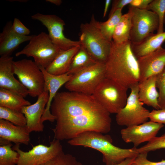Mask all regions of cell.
<instances>
[{"label":"cell","mask_w":165,"mask_h":165,"mask_svg":"<svg viewBox=\"0 0 165 165\" xmlns=\"http://www.w3.org/2000/svg\"><path fill=\"white\" fill-rule=\"evenodd\" d=\"M12 22H7L0 33V55L10 56L22 43L29 41L34 35L23 36L18 35L12 29Z\"/></svg>","instance_id":"obj_18"},{"label":"cell","mask_w":165,"mask_h":165,"mask_svg":"<svg viewBox=\"0 0 165 165\" xmlns=\"http://www.w3.org/2000/svg\"><path fill=\"white\" fill-rule=\"evenodd\" d=\"M163 124L150 121L141 124L127 127L121 130L122 138L127 143H132L136 148L142 143L148 142L156 137Z\"/></svg>","instance_id":"obj_13"},{"label":"cell","mask_w":165,"mask_h":165,"mask_svg":"<svg viewBox=\"0 0 165 165\" xmlns=\"http://www.w3.org/2000/svg\"><path fill=\"white\" fill-rule=\"evenodd\" d=\"M146 9L154 12L158 16L159 25L157 33L163 32L165 22V0H152Z\"/></svg>","instance_id":"obj_29"},{"label":"cell","mask_w":165,"mask_h":165,"mask_svg":"<svg viewBox=\"0 0 165 165\" xmlns=\"http://www.w3.org/2000/svg\"><path fill=\"white\" fill-rule=\"evenodd\" d=\"M0 138L15 144L28 145L30 141V133L25 126H17L3 119H0Z\"/></svg>","instance_id":"obj_19"},{"label":"cell","mask_w":165,"mask_h":165,"mask_svg":"<svg viewBox=\"0 0 165 165\" xmlns=\"http://www.w3.org/2000/svg\"><path fill=\"white\" fill-rule=\"evenodd\" d=\"M122 9L116 10L108 20L104 22H99L100 31L104 38L111 42L113 35L116 26L122 16Z\"/></svg>","instance_id":"obj_26"},{"label":"cell","mask_w":165,"mask_h":165,"mask_svg":"<svg viewBox=\"0 0 165 165\" xmlns=\"http://www.w3.org/2000/svg\"><path fill=\"white\" fill-rule=\"evenodd\" d=\"M105 77V64L97 62L72 75L64 87L69 91L92 95Z\"/></svg>","instance_id":"obj_7"},{"label":"cell","mask_w":165,"mask_h":165,"mask_svg":"<svg viewBox=\"0 0 165 165\" xmlns=\"http://www.w3.org/2000/svg\"><path fill=\"white\" fill-rule=\"evenodd\" d=\"M135 158L127 159L122 162L115 165H131L134 163Z\"/></svg>","instance_id":"obj_38"},{"label":"cell","mask_w":165,"mask_h":165,"mask_svg":"<svg viewBox=\"0 0 165 165\" xmlns=\"http://www.w3.org/2000/svg\"><path fill=\"white\" fill-rule=\"evenodd\" d=\"M80 44L67 50H61L51 63L46 69L49 73L59 75L67 73L72 59Z\"/></svg>","instance_id":"obj_20"},{"label":"cell","mask_w":165,"mask_h":165,"mask_svg":"<svg viewBox=\"0 0 165 165\" xmlns=\"http://www.w3.org/2000/svg\"><path fill=\"white\" fill-rule=\"evenodd\" d=\"M60 141L54 139L47 146L42 144L33 146L28 152L20 148V144H15L12 148L19 155L16 165H41L55 157L63 151Z\"/></svg>","instance_id":"obj_11"},{"label":"cell","mask_w":165,"mask_h":165,"mask_svg":"<svg viewBox=\"0 0 165 165\" xmlns=\"http://www.w3.org/2000/svg\"><path fill=\"white\" fill-rule=\"evenodd\" d=\"M148 153H139L135 158L134 165H165V160L158 162H152L147 159Z\"/></svg>","instance_id":"obj_33"},{"label":"cell","mask_w":165,"mask_h":165,"mask_svg":"<svg viewBox=\"0 0 165 165\" xmlns=\"http://www.w3.org/2000/svg\"><path fill=\"white\" fill-rule=\"evenodd\" d=\"M24 98L15 92L0 88V106L21 112L24 107L31 104Z\"/></svg>","instance_id":"obj_23"},{"label":"cell","mask_w":165,"mask_h":165,"mask_svg":"<svg viewBox=\"0 0 165 165\" xmlns=\"http://www.w3.org/2000/svg\"><path fill=\"white\" fill-rule=\"evenodd\" d=\"M150 121L161 124H165V109H156L150 112Z\"/></svg>","instance_id":"obj_35"},{"label":"cell","mask_w":165,"mask_h":165,"mask_svg":"<svg viewBox=\"0 0 165 165\" xmlns=\"http://www.w3.org/2000/svg\"><path fill=\"white\" fill-rule=\"evenodd\" d=\"M128 89L105 77L92 94L98 102L110 113L117 114L125 105Z\"/></svg>","instance_id":"obj_5"},{"label":"cell","mask_w":165,"mask_h":165,"mask_svg":"<svg viewBox=\"0 0 165 165\" xmlns=\"http://www.w3.org/2000/svg\"></svg>","instance_id":"obj_42"},{"label":"cell","mask_w":165,"mask_h":165,"mask_svg":"<svg viewBox=\"0 0 165 165\" xmlns=\"http://www.w3.org/2000/svg\"><path fill=\"white\" fill-rule=\"evenodd\" d=\"M31 18L39 21L46 28L51 41L60 49L67 50L80 44L79 41L72 40L65 36L64 34L65 22L58 16L37 13L32 15Z\"/></svg>","instance_id":"obj_12"},{"label":"cell","mask_w":165,"mask_h":165,"mask_svg":"<svg viewBox=\"0 0 165 165\" xmlns=\"http://www.w3.org/2000/svg\"><path fill=\"white\" fill-rule=\"evenodd\" d=\"M11 143L0 146V165H16L19 155L11 148Z\"/></svg>","instance_id":"obj_28"},{"label":"cell","mask_w":165,"mask_h":165,"mask_svg":"<svg viewBox=\"0 0 165 165\" xmlns=\"http://www.w3.org/2000/svg\"><path fill=\"white\" fill-rule=\"evenodd\" d=\"M45 1L58 6L60 5L62 2L61 0H46Z\"/></svg>","instance_id":"obj_40"},{"label":"cell","mask_w":165,"mask_h":165,"mask_svg":"<svg viewBox=\"0 0 165 165\" xmlns=\"http://www.w3.org/2000/svg\"><path fill=\"white\" fill-rule=\"evenodd\" d=\"M0 119L8 121L18 126L25 127L26 120L21 112L0 106Z\"/></svg>","instance_id":"obj_27"},{"label":"cell","mask_w":165,"mask_h":165,"mask_svg":"<svg viewBox=\"0 0 165 165\" xmlns=\"http://www.w3.org/2000/svg\"><path fill=\"white\" fill-rule=\"evenodd\" d=\"M156 86V75L138 82V96L144 104L156 109H160L158 104V92Z\"/></svg>","instance_id":"obj_21"},{"label":"cell","mask_w":165,"mask_h":165,"mask_svg":"<svg viewBox=\"0 0 165 165\" xmlns=\"http://www.w3.org/2000/svg\"><path fill=\"white\" fill-rule=\"evenodd\" d=\"M94 131L83 132L71 140L68 143L75 146H83L94 148L103 155V161L106 165H115L128 158L136 157L139 154L135 147L125 149L115 146L112 139L108 134Z\"/></svg>","instance_id":"obj_3"},{"label":"cell","mask_w":165,"mask_h":165,"mask_svg":"<svg viewBox=\"0 0 165 165\" xmlns=\"http://www.w3.org/2000/svg\"><path fill=\"white\" fill-rule=\"evenodd\" d=\"M97 62L81 45L74 56L67 73L72 75Z\"/></svg>","instance_id":"obj_24"},{"label":"cell","mask_w":165,"mask_h":165,"mask_svg":"<svg viewBox=\"0 0 165 165\" xmlns=\"http://www.w3.org/2000/svg\"><path fill=\"white\" fill-rule=\"evenodd\" d=\"M165 148V133L160 137H156L146 144L138 148H135L139 153H148L157 149Z\"/></svg>","instance_id":"obj_31"},{"label":"cell","mask_w":165,"mask_h":165,"mask_svg":"<svg viewBox=\"0 0 165 165\" xmlns=\"http://www.w3.org/2000/svg\"><path fill=\"white\" fill-rule=\"evenodd\" d=\"M165 41V32L153 33L139 43H131V47L133 53L138 59L156 50L161 46Z\"/></svg>","instance_id":"obj_22"},{"label":"cell","mask_w":165,"mask_h":165,"mask_svg":"<svg viewBox=\"0 0 165 165\" xmlns=\"http://www.w3.org/2000/svg\"><path fill=\"white\" fill-rule=\"evenodd\" d=\"M40 68L44 76L45 82L44 88L48 90L49 93L48 101L42 117L41 122L42 123L47 120L53 122L55 120V119L50 111L52 103L58 92V90L69 80L72 75H69L68 73L59 75H52L48 72L45 68L41 67Z\"/></svg>","instance_id":"obj_17"},{"label":"cell","mask_w":165,"mask_h":165,"mask_svg":"<svg viewBox=\"0 0 165 165\" xmlns=\"http://www.w3.org/2000/svg\"><path fill=\"white\" fill-rule=\"evenodd\" d=\"M12 29L13 31L16 34L21 35H28L30 33V30L26 27L17 18L14 19L12 25Z\"/></svg>","instance_id":"obj_34"},{"label":"cell","mask_w":165,"mask_h":165,"mask_svg":"<svg viewBox=\"0 0 165 165\" xmlns=\"http://www.w3.org/2000/svg\"><path fill=\"white\" fill-rule=\"evenodd\" d=\"M130 93L125 106L116 114L118 125L126 127L138 125L147 121L150 112L143 106L138 96V82L130 87Z\"/></svg>","instance_id":"obj_9"},{"label":"cell","mask_w":165,"mask_h":165,"mask_svg":"<svg viewBox=\"0 0 165 165\" xmlns=\"http://www.w3.org/2000/svg\"><path fill=\"white\" fill-rule=\"evenodd\" d=\"M111 2V0H106L105 1V8L103 15L104 17H105L106 15Z\"/></svg>","instance_id":"obj_39"},{"label":"cell","mask_w":165,"mask_h":165,"mask_svg":"<svg viewBox=\"0 0 165 165\" xmlns=\"http://www.w3.org/2000/svg\"><path fill=\"white\" fill-rule=\"evenodd\" d=\"M13 67L14 74L27 89L28 95L34 97L42 93L45 85L43 73L34 61L27 59L14 61Z\"/></svg>","instance_id":"obj_8"},{"label":"cell","mask_w":165,"mask_h":165,"mask_svg":"<svg viewBox=\"0 0 165 165\" xmlns=\"http://www.w3.org/2000/svg\"><path fill=\"white\" fill-rule=\"evenodd\" d=\"M105 66L106 77L128 89L140 81L138 59L132 51L130 40L121 43L111 42Z\"/></svg>","instance_id":"obj_2"},{"label":"cell","mask_w":165,"mask_h":165,"mask_svg":"<svg viewBox=\"0 0 165 165\" xmlns=\"http://www.w3.org/2000/svg\"><path fill=\"white\" fill-rule=\"evenodd\" d=\"M138 61L140 82L157 75L165 67V49L161 46L155 51L138 58Z\"/></svg>","instance_id":"obj_15"},{"label":"cell","mask_w":165,"mask_h":165,"mask_svg":"<svg viewBox=\"0 0 165 165\" xmlns=\"http://www.w3.org/2000/svg\"><path fill=\"white\" fill-rule=\"evenodd\" d=\"M131 13V28L130 41L131 44L140 42L156 30L157 31L159 20L154 12L147 9H139L130 6Z\"/></svg>","instance_id":"obj_10"},{"label":"cell","mask_w":165,"mask_h":165,"mask_svg":"<svg viewBox=\"0 0 165 165\" xmlns=\"http://www.w3.org/2000/svg\"><path fill=\"white\" fill-rule=\"evenodd\" d=\"M152 0H132L130 6L139 9H146L148 5Z\"/></svg>","instance_id":"obj_37"},{"label":"cell","mask_w":165,"mask_h":165,"mask_svg":"<svg viewBox=\"0 0 165 165\" xmlns=\"http://www.w3.org/2000/svg\"><path fill=\"white\" fill-rule=\"evenodd\" d=\"M50 111L56 121L52 130L55 139L70 140L86 131L107 134L111 129L110 114L92 95L72 91L58 92Z\"/></svg>","instance_id":"obj_1"},{"label":"cell","mask_w":165,"mask_h":165,"mask_svg":"<svg viewBox=\"0 0 165 165\" xmlns=\"http://www.w3.org/2000/svg\"><path fill=\"white\" fill-rule=\"evenodd\" d=\"M41 165H83L75 157L62 151L46 163Z\"/></svg>","instance_id":"obj_30"},{"label":"cell","mask_w":165,"mask_h":165,"mask_svg":"<svg viewBox=\"0 0 165 165\" xmlns=\"http://www.w3.org/2000/svg\"><path fill=\"white\" fill-rule=\"evenodd\" d=\"M131 28V13L129 10L123 15L116 26L113 35L112 41L121 43L130 40Z\"/></svg>","instance_id":"obj_25"},{"label":"cell","mask_w":165,"mask_h":165,"mask_svg":"<svg viewBox=\"0 0 165 165\" xmlns=\"http://www.w3.org/2000/svg\"><path fill=\"white\" fill-rule=\"evenodd\" d=\"M49 95L48 91L44 88L43 91L38 97L35 103L24 107L21 110L26 119L25 127L30 133L33 131H43L44 127L41 119L48 101Z\"/></svg>","instance_id":"obj_14"},{"label":"cell","mask_w":165,"mask_h":165,"mask_svg":"<svg viewBox=\"0 0 165 165\" xmlns=\"http://www.w3.org/2000/svg\"><path fill=\"white\" fill-rule=\"evenodd\" d=\"M156 86L159 90L158 101L160 109H165V67L156 75Z\"/></svg>","instance_id":"obj_32"},{"label":"cell","mask_w":165,"mask_h":165,"mask_svg":"<svg viewBox=\"0 0 165 165\" xmlns=\"http://www.w3.org/2000/svg\"><path fill=\"white\" fill-rule=\"evenodd\" d=\"M13 57L10 56L0 58V88L11 90L26 97L27 89L14 76Z\"/></svg>","instance_id":"obj_16"},{"label":"cell","mask_w":165,"mask_h":165,"mask_svg":"<svg viewBox=\"0 0 165 165\" xmlns=\"http://www.w3.org/2000/svg\"><path fill=\"white\" fill-rule=\"evenodd\" d=\"M99 22L93 14L89 23H82L79 41L97 62L105 64L110 53L111 42L102 35Z\"/></svg>","instance_id":"obj_4"},{"label":"cell","mask_w":165,"mask_h":165,"mask_svg":"<svg viewBox=\"0 0 165 165\" xmlns=\"http://www.w3.org/2000/svg\"><path fill=\"white\" fill-rule=\"evenodd\" d=\"M61 50L52 42L48 34L42 32L37 35H34L28 43L17 52L15 56L23 55L32 57L39 67L46 69Z\"/></svg>","instance_id":"obj_6"},{"label":"cell","mask_w":165,"mask_h":165,"mask_svg":"<svg viewBox=\"0 0 165 165\" xmlns=\"http://www.w3.org/2000/svg\"><path fill=\"white\" fill-rule=\"evenodd\" d=\"M134 165V164H132V165Z\"/></svg>","instance_id":"obj_41"},{"label":"cell","mask_w":165,"mask_h":165,"mask_svg":"<svg viewBox=\"0 0 165 165\" xmlns=\"http://www.w3.org/2000/svg\"><path fill=\"white\" fill-rule=\"evenodd\" d=\"M132 0H115L112 1V7L109 13L108 17L118 9H122L123 8L130 4Z\"/></svg>","instance_id":"obj_36"}]
</instances>
